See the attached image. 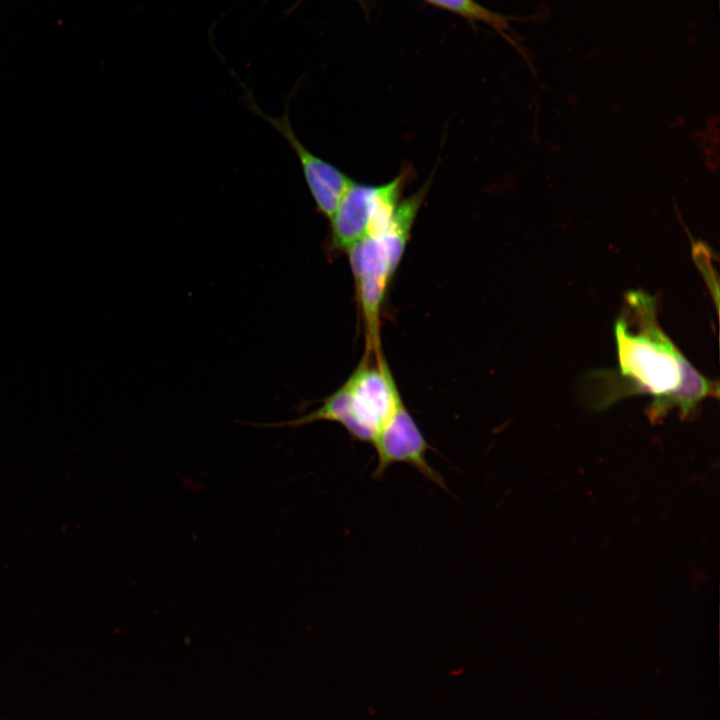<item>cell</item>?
Instances as JSON below:
<instances>
[{
    "instance_id": "obj_6",
    "label": "cell",
    "mask_w": 720,
    "mask_h": 720,
    "mask_svg": "<svg viewBox=\"0 0 720 720\" xmlns=\"http://www.w3.org/2000/svg\"><path fill=\"white\" fill-rule=\"evenodd\" d=\"M244 105L270 124L287 141L299 160L318 212L330 219L340 199L354 181L331 163L313 154L299 140L290 122L289 101L284 104V112L279 117L265 113L250 94L246 95Z\"/></svg>"
},
{
    "instance_id": "obj_3",
    "label": "cell",
    "mask_w": 720,
    "mask_h": 720,
    "mask_svg": "<svg viewBox=\"0 0 720 720\" xmlns=\"http://www.w3.org/2000/svg\"><path fill=\"white\" fill-rule=\"evenodd\" d=\"M402 396L385 356L363 355L350 377L320 405L297 418L278 422L237 421L254 428H298L318 421L340 424L352 439L372 443Z\"/></svg>"
},
{
    "instance_id": "obj_7",
    "label": "cell",
    "mask_w": 720,
    "mask_h": 720,
    "mask_svg": "<svg viewBox=\"0 0 720 720\" xmlns=\"http://www.w3.org/2000/svg\"><path fill=\"white\" fill-rule=\"evenodd\" d=\"M449 9L451 11L462 14L466 17L478 19L484 21L500 32L507 28V20L505 17L498 15L490 10L485 9L474 0H427Z\"/></svg>"
},
{
    "instance_id": "obj_5",
    "label": "cell",
    "mask_w": 720,
    "mask_h": 720,
    "mask_svg": "<svg viewBox=\"0 0 720 720\" xmlns=\"http://www.w3.org/2000/svg\"><path fill=\"white\" fill-rule=\"evenodd\" d=\"M371 444L377 456L374 480H381L390 466L405 463L414 467L428 481L448 491L444 477L427 460V452L432 447L407 410L403 399Z\"/></svg>"
},
{
    "instance_id": "obj_2",
    "label": "cell",
    "mask_w": 720,
    "mask_h": 720,
    "mask_svg": "<svg viewBox=\"0 0 720 720\" xmlns=\"http://www.w3.org/2000/svg\"><path fill=\"white\" fill-rule=\"evenodd\" d=\"M429 187L430 181L417 193L400 201L388 230L364 237L346 252L364 330V354H383L381 326L385 300Z\"/></svg>"
},
{
    "instance_id": "obj_1",
    "label": "cell",
    "mask_w": 720,
    "mask_h": 720,
    "mask_svg": "<svg viewBox=\"0 0 720 720\" xmlns=\"http://www.w3.org/2000/svg\"><path fill=\"white\" fill-rule=\"evenodd\" d=\"M615 338L622 376L628 378L632 391L655 398L651 417L673 407L686 416L705 397L717 393V384L695 370L659 327L649 295L641 291L626 295Z\"/></svg>"
},
{
    "instance_id": "obj_8",
    "label": "cell",
    "mask_w": 720,
    "mask_h": 720,
    "mask_svg": "<svg viewBox=\"0 0 720 720\" xmlns=\"http://www.w3.org/2000/svg\"><path fill=\"white\" fill-rule=\"evenodd\" d=\"M711 249L702 241H694L692 245V257L700 272L710 287L718 293L717 280L714 278L713 265L711 263Z\"/></svg>"
},
{
    "instance_id": "obj_4",
    "label": "cell",
    "mask_w": 720,
    "mask_h": 720,
    "mask_svg": "<svg viewBox=\"0 0 720 720\" xmlns=\"http://www.w3.org/2000/svg\"><path fill=\"white\" fill-rule=\"evenodd\" d=\"M411 176V168H403L392 181L371 186L353 182L340 199L329 219L330 227L323 249L328 258L346 253L366 237L381 206L389 199L401 197Z\"/></svg>"
}]
</instances>
